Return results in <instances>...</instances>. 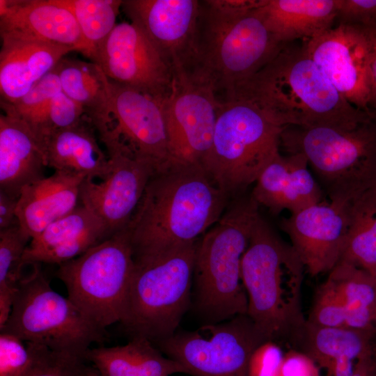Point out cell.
I'll return each mask as SVG.
<instances>
[{
  "instance_id": "bcb514c9",
  "label": "cell",
  "mask_w": 376,
  "mask_h": 376,
  "mask_svg": "<svg viewBox=\"0 0 376 376\" xmlns=\"http://www.w3.org/2000/svg\"><path fill=\"white\" fill-rule=\"evenodd\" d=\"M93 376H99L95 368L93 369Z\"/></svg>"
},
{
  "instance_id": "7402d4cb",
  "label": "cell",
  "mask_w": 376,
  "mask_h": 376,
  "mask_svg": "<svg viewBox=\"0 0 376 376\" xmlns=\"http://www.w3.org/2000/svg\"><path fill=\"white\" fill-rule=\"evenodd\" d=\"M0 31L68 46L84 55L86 50L75 16L55 0H0Z\"/></svg>"
},
{
  "instance_id": "ba28073f",
  "label": "cell",
  "mask_w": 376,
  "mask_h": 376,
  "mask_svg": "<svg viewBox=\"0 0 376 376\" xmlns=\"http://www.w3.org/2000/svg\"><path fill=\"white\" fill-rule=\"evenodd\" d=\"M283 128L249 100L220 101L212 144L201 164L229 198L236 196L279 152Z\"/></svg>"
},
{
  "instance_id": "484cf974",
  "label": "cell",
  "mask_w": 376,
  "mask_h": 376,
  "mask_svg": "<svg viewBox=\"0 0 376 376\" xmlns=\"http://www.w3.org/2000/svg\"><path fill=\"white\" fill-rule=\"evenodd\" d=\"M42 148L45 166L54 171L101 180L110 171V159L99 146L86 117L76 125L52 133L43 141Z\"/></svg>"
},
{
  "instance_id": "5b68a950",
  "label": "cell",
  "mask_w": 376,
  "mask_h": 376,
  "mask_svg": "<svg viewBox=\"0 0 376 376\" xmlns=\"http://www.w3.org/2000/svg\"><path fill=\"white\" fill-rule=\"evenodd\" d=\"M258 209L251 195L237 198L197 242L194 271L196 304L213 321L247 314L241 263Z\"/></svg>"
},
{
  "instance_id": "ee69618b",
  "label": "cell",
  "mask_w": 376,
  "mask_h": 376,
  "mask_svg": "<svg viewBox=\"0 0 376 376\" xmlns=\"http://www.w3.org/2000/svg\"><path fill=\"white\" fill-rule=\"evenodd\" d=\"M355 363L356 362L347 359L336 360L325 369L326 373L323 376H352Z\"/></svg>"
},
{
  "instance_id": "3957f363",
  "label": "cell",
  "mask_w": 376,
  "mask_h": 376,
  "mask_svg": "<svg viewBox=\"0 0 376 376\" xmlns=\"http://www.w3.org/2000/svg\"><path fill=\"white\" fill-rule=\"evenodd\" d=\"M259 1H200L191 72L212 85L219 101L232 100L285 45L275 39L256 13Z\"/></svg>"
},
{
  "instance_id": "277c9868",
  "label": "cell",
  "mask_w": 376,
  "mask_h": 376,
  "mask_svg": "<svg viewBox=\"0 0 376 376\" xmlns=\"http://www.w3.org/2000/svg\"><path fill=\"white\" fill-rule=\"evenodd\" d=\"M305 266L258 215L241 263L247 315L267 340L296 350L307 320L301 307Z\"/></svg>"
},
{
  "instance_id": "603a6c76",
  "label": "cell",
  "mask_w": 376,
  "mask_h": 376,
  "mask_svg": "<svg viewBox=\"0 0 376 376\" xmlns=\"http://www.w3.org/2000/svg\"><path fill=\"white\" fill-rule=\"evenodd\" d=\"M84 178L65 171L34 182L22 189L18 198V224L30 239L49 225L72 212L79 202Z\"/></svg>"
},
{
  "instance_id": "30bf717a",
  "label": "cell",
  "mask_w": 376,
  "mask_h": 376,
  "mask_svg": "<svg viewBox=\"0 0 376 376\" xmlns=\"http://www.w3.org/2000/svg\"><path fill=\"white\" fill-rule=\"evenodd\" d=\"M127 226L81 256L59 265L68 298L100 329L120 322L134 269Z\"/></svg>"
},
{
  "instance_id": "e0dca14e",
  "label": "cell",
  "mask_w": 376,
  "mask_h": 376,
  "mask_svg": "<svg viewBox=\"0 0 376 376\" xmlns=\"http://www.w3.org/2000/svg\"><path fill=\"white\" fill-rule=\"evenodd\" d=\"M349 205L320 202L281 221L311 276L331 272L339 262L349 228Z\"/></svg>"
},
{
  "instance_id": "d6986e66",
  "label": "cell",
  "mask_w": 376,
  "mask_h": 376,
  "mask_svg": "<svg viewBox=\"0 0 376 376\" xmlns=\"http://www.w3.org/2000/svg\"><path fill=\"white\" fill-rule=\"evenodd\" d=\"M0 93L15 104L52 70L72 48L15 32L0 31Z\"/></svg>"
},
{
  "instance_id": "4dcf8cb0",
  "label": "cell",
  "mask_w": 376,
  "mask_h": 376,
  "mask_svg": "<svg viewBox=\"0 0 376 376\" xmlns=\"http://www.w3.org/2000/svg\"><path fill=\"white\" fill-rule=\"evenodd\" d=\"M54 69L61 91L84 109L86 117L106 105L110 81L99 65L64 56Z\"/></svg>"
},
{
  "instance_id": "60d3db41",
  "label": "cell",
  "mask_w": 376,
  "mask_h": 376,
  "mask_svg": "<svg viewBox=\"0 0 376 376\" xmlns=\"http://www.w3.org/2000/svg\"><path fill=\"white\" fill-rule=\"evenodd\" d=\"M277 376H320L316 364L304 352L290 349L284 354Z\"/></svg>"
},
{
  "instance_id": "836d02e7",
  "label": "cell",
  "mask_w": 376,
  "mask_h": 376,
  "mask_svg": "<svg viewBox=\"0 0 376 376\" xmlns=\"http://www.w3.org/2000/svg\"><path fill=\"white\" fill-rule=\"evenodd\" d=\"M61 91L59 79L54 68L18 102L13 104L1 102V107L3 113L23 121L42 145L47 135L51 101Z\"/></svg>"
},
{
  "instance_id": "7a4b0ae2",
  "label": "cell",
  "mask_w": 376,
  "mask_h": 376,
  "mask_svg": "<svg viewBox=\"0 0 376 376\" xmlns=\"http://www.w3.org/2000/svg\"><path fill=\"white\" fill-rule=\"evenodd\" d=\"M235 98L249 100L282 127L352 129L374 117L344 98L303 44L285 45L239 88Z\"/></svg>"
},
{
  "instance_id": "6da1fadb",
  "label": "cell",
  "mask_w": 376,
  "mask_h": 376,
  "mask_svg": "<svg viewBox=\"0 0 376 376\" xmlns=\"http://www.w3.org/2000/svg\"><path fill=\"white\" fill-rule=\"evenodd\" d=\"M228 198L202 164L156 173L127 226L134 260L198 241L221 218Z\"/></svg>"
},
{
  "instance_id": "2e32d148",
  "label": "cell",
  "mask_w": 376,
  "mask_h": 376,
  "mask_svg": "<svg viewBox=\"0 0 376 376\" xmlns=\"http://www.w3.org/2000/svg\"><path fill=\"white\" fill-rule=\"evenodd\" d=\"M121 8L130 22L162 53L173 71L193 70L200 1L124 0Z\"/></svg>"
},
{
  "instance_id": "9a60e30c",
  "label": "cell",
  "mask_w": 376,
  "mask_h": 376,
  "mask_svg": "<svg viewBox=\"0 0 376 376\" xmlns=\"http://www.w3.org/2000/svg\"><path fill=\"white\" fill-rule=\"evenodd\" d=\"M302 44L344 98L374 116L370 109V44L363 28L338 24Z\"/></svg>"
},
{
  "instance_id": "ffe728a7",
  "label": "cell",
  "mask_w": 376,
  "mask_h": 376,
  "mask_svg": "<svg viewBox=\"0 0 376 376\" xmlns=\"http://www.w3.org/2000/svg\"><path fill=\"white\" fill-rule=\"evenodd\" d=\"M308 165L301 153L279 152L258 175L251 196L274 215L285 210L295 214L322 202L321 187Z\"/></svg>"
},
{
  "instance_id": "f35d334b",
  "label": "cell",
  "mask_w": 376,
  "mask_h": 376,
  "mask_svg": "<svg viewBox=\"0 0 376 376\" xmlns=\"http://www.w3.org/2000/svg\"><path fill=\"white\" fill-rule=\"evenodd\" d=\"M284 354L279 343L272 340L264 341L251 354L249 376H277Z\"/></svg>"
},
{
  "instance_id": "f546056e",
  "label": "cell",
  "mask_w": 376,
  "mask_h": 376,
  "mask_svg": "<svg viewBox=\"0 0 376 376\" xmlns=\"http://www.w3.org/2000/svg\"><path fill=\"white\" fill-rule=\"evenodd\" d=\"M339 262L376 274V187L350 202L349 228Z\"/></svg>"
},
{
  "instance_id": "44dd1931",
  "label": "cell",
  "mask_w": 376,
  "mask_h": 376,
  "mask_svg": "<svg viewBox=\"0 0 376 376\" xmlns=\"http://www.w3.org/2000/svg\"><path fill=\"white\" fill-rule=\"evenodd\" d=\"M111 235L104 223L80 204L30 240L23 263L59 265L81 256Z\"/></svg>"
},
{
  "instance_id": "9c48e42d",
  "label": "cell",
  "mask_w": 376,
  "mask_h": 376,
  "mask_svg": "<svg viewBox=\"0 0 376 376\" xmlns=\"http://www.w3.org/2000/svg\"><path fill=\"white\" fill-rule=\"evenodd\" d=\"M29 265L31 269L20 280L10 314L0 332L86 358L92 344L104 340L105 330L86 319L68 297L52 289L40 263Z\"/></svg>"
},
{
  "instance_id": "ac0fdd59",
  "label": "cell",
  "mask_w": 376,
  "mask_h": 376,
  "mask_svg": "<svg viewBox=\"0 0 376 376\" xmlns=\"http://www.w3.org/2000/svg\"><path fill=\"white\" fill-rule=\"evenodd\" d=\"M111 168L100 181L86 178L79 203L93 212L111 235L125 228L134 215L153 175L149 163L124 156L109 157Z\"/></svg>"
},
{
  "instance_id": "d4e9b609",
  "label": "cell",
  "mask_w": 376,
  "mask_h": 376,
  "mask_svg": "<svg viewBox=\"0 0 376 376\" xmlns=\"http://www.w3.org/2000/svg\"><path fill=\"white\" fill-rule=\"evenodd\" d=\"M338 0H260L256 11L282 45L306 40L331 28Z\"/></svg>"
},
{
  "instance_id": "7bdbcfd3",
  "label": "cell",
  "mask_w": 376,
  "mask_h": 376,
  "mask_svg": "<svg viewBox=\"0 0 376 376\" xmlns=\"http://www.w3.org/2000/svg\"><path fill=\"white\" fill-rule=\"evenodd\" d=\"M18 198L0 191V231L18 224L17 206Z\"/></svg>"
},
{
  "instance_id": "cb8c5ba5",
  "label": "cell",
  "mask_w": 376,
  "mask_h": 376,
  "mask_svg": "<svg viewBox=\"0 0 376 376\" xmlns=\"http://www.w3.org/2000/svg\"><path fill=\"white\" fill-rule=\"evenodd\" d=\"M46 167L39 141L21 120L0 115V191L19 198L26 186L43 178Z\"/></svg>"
},
{
  "instance_id": "8d00e7d4",
  "label": "cell",
  "mask_w": 376,
  "mask_h": 376,
  "mask_svg": "<svg viewBox=\"0 0 376 376\" xmlns=\"http://www.w3.org/2000/svg\"><path fill=\"white\" fill-rule=\"evenodd\" d=\"M34 361V352L30 343L0 332V376H24Z\"/></svg>"
},
{
  "instance_id": "1f68e13d",
  "label": "cell",
  "mask_w": 376,
  "mask_h": 376,
  "mask_svg": "<svg viewBox=\"0 0 376 376\" xmlns=\"http://www.w3.org/2000/svg\"><path fill=\"white\" fill-rule=\"evenodd\" d=\"M75 16L86 50L84 56L93 60L100 45L116 26L123 1L55 0Z\"/></svg>"
},
{
  "instance_id": "d6a6232c",
  "label": "cell",
  "mask_w": 376,
  "mask_h": 376,
  "mask_svg": "<svg viewBox=\"0 0 376 376\" xmlns=\"http://www.w3.org/2000/svg\"><path fill=\"white\" fill-rule=\"evenodd\" d=\"M30 237L19 224L0 231V329L6 322L23 277V256Z\"/></svg>"
},
{
  "instance_id": "5bb4252c",
  "label": "cell",
  "mask_w": 376,
  "mask_h": 376,
  "mask_svg": "<svg viewBox=\"0 0 376 376\" xmlns=\"http://www.w3.org/2000/svg\"><path fill=\"white\" fill-rule=\"evenodd\" d=\"M92 61L109 80L160 102L171 92L173 81L171 65L131 22L117 24L100 45Z\"/></svg>"
},
{
  "instance_id": "d590c367",
  "label": "cell",
  "mask_w": 376,
  "mask_h": 376,
  "mask_svg": "<svg viewBox=\"0 0 376 376\" xmlns=\"http://www.w3.org/2000/svg\"><path fill=\"white\" fill-rule=\"evenodd\" d=\"M307 322L322 327H345V308L341 295L329 278L318 288L306 319Z\"/></svg>"
},
{
  "instance_id": "e575fe53",
  "label": "cell",
  "mask_w": 376,
  "mask_h": 376,
  "mask_svg": "<svg viewBox=\"0 0 376 376\" xmlns=\"http://www.w3.org/2000/svg\"><path fill=\"white\" fill-rule=\"evenodd\" d=\"M35 361L24 376H93V368L86 358L58 352L49 347L30 343Z\"/></svg>"
},
{
  "instance_id": "7c38bea8",
  "label": "cell",
  "mask_w": 376,
  "mask_h": 376,
  "mask_svg": "<svg viewBox=\"0 0 376 376\" xmlns=\"http://www.w3.org/2000/svg\"><path fill=\"white\" fill-rule=\"evenodd\" d=\"M198 331L177 333L153 343L193 376H249L252 353L267 340L247 315Z\"/></svg>"
},
{
  "instance_id": "4316f807",
  "label": "cell",
  "mask_w": 376,
  "mask_h": 376,
  "mask_svg": "<svg viewBox=\"0 0 376 376\" xmlns=\"http://www.w3.org/2000/svg\"><path fill=\"white\" fill-rule=\"evenodd\" d=\"M150 340L132 337L124 345L90 348L86 359L99 376H171L187 374L178 362L164 357Z\"/></svg>"
},
{
  "instance_id": "74e56055",
  "label": "cell",
  "mask_w": 376,
  "mask_h": 376,
  "mask_svg": "<svg viewBox=\"0 0 376 376\" xmlns=\"http://www.w3.org/2000/svg\"><path fill=\"white\" fill-rule=\"evenodd\" d=\"M85 118L84 109L62 91H59L51 101L44 140L54 132L76 125Z\"/></svg>"
},
{
  "instance_id": "ab89813d",
  "label": "cell",
  "mask_w": 376,
  "mask_h": 376,
  "mask_svg": "<svg viewBox=\"0 0 376 376\" xmlns=\"http://www.w3.org/2000/svg\"><path fill=\"white\" fill-rule=\"evenodd\" d=\"M336 19L343 25L376 24V0H338Z\"/></svg>"
},
{
  "instance_id": "4fadbf2b",
  "label": "cell",
  "mask_w": 376,
  "mask_h": 376,
  "mask_svg": "<svg viewBox=\"0 0 376 376\" xmlns=\"http://www.w3.org/2000/svg\"><path fill=\"white\" fill-rule=\"evenodd\" d=\"M220 101L212 85L185 71H174L162 108L172 165L201 164L212 141Z\"/></svg>"
},
{
  "instance_id": "8fae6325",
  "label": "cell",
  "mask_w": 376,
  "mask_h": 376,
  "mask_svg": "<svg viewBox=\"0 0 376 376\" xmlns=\"http://www.w3.org/2000/svg\"><path fill=\"white\" fill-rule=\"evenodd\" d=\"M110 81L106 105L86 116L108 157L150 164L156 173L171 166L165 119L159 101Z\"/></svg>"
},
{
  "instance_id": "b9f144b4",
  "label": "cell",
  "mask_w": 376,
  "mask_h": 376,
  "mask_svg": "<svg viewBox=\"0 0 376 376\" xmlns=\"http://www.w3.org/2000/svg\"><path fill=\"white\" fill-rule=\"evenodd\" d=\"M362 27L367 35L370 44V74L371 84L370 109L371 113L376 117V24L363 26Z\"/></svg>"
},
{
  "instance_id": "f6af8a7d",
  "label": "cell",
  "mask_w": 376,
  "mask_h": 376,
  "mask_svg": "<svg viewBox=\"0 0 376 376\" xmlns=\"http://www.w3.org/2000/svg\"><path fill=\"white\" fill-rule=\"evenodd\" d=\"M352 376H376V353L358 360Z\"/></svg>"
},
{
  "instance_id": "8992f818",
  "label": "cell",
  "mask_w": 376,
  "mask_h": 376,
  "mask_svg": "<svg viewBox=\"0 0 376 376\" xmlns=\"http://www.w3.org/2000/svg\"><path fill=\"white\" fill-rule=\"evenodd\" d=\"M280 144L306 157L331 202L346 204L376 187V117L352 129L285 127Z\"/></svg>"
},
{
  "instance_id": "7dc6e473",
  "label": "cell",
  "mask_w": 376,
  "mask_h": 376,
  "mask_svg": "<svg viewBox=\"0 0 376 376\" xmlns=\"http://www.w3.org/2000/svg\"><path fill=\"white\" fill-rule=\"evenodd\" d=\"M375 279V282H376V274L374 276Z\"/></svg>"
},
{
  "instance_id": "83f0119b",
  "label": "cell",
  "mask_w": 376,
  "mask_h": 376,
  "mask_svg": "<svg viewBox=\"0 0 376 376\" xmlns=\"http://www.w3.org/2000/svg\"><path fill=\"white\" fill-rule=\"evenodd\" d=\"M320 368L341 359L357 362L376 353V332L347 327H322L306 322L297 349Z\"/></svg>"
},
{
  "instance_id": "f1b7e54d",
  "label": "cell",
  "mask_w": 376,
  "mask_h": 376,
  "mask_svg": "<svg viewBox=\"0 0 376 376\" xmlns=\"http://www.w3.org/2000/svg\"><path fill=\"white\" fill-rule=\"evenodd\" d=\"M329 279L338 288L345 308V327L376 332V282L367 271L338 262Z\"/></svg>"
},
{
  "instance_id": "52a82bcc",
  "label": "cell",
  "mask_w": 376,
  "mask_h": 376,
  "mask_svg": "<svg viewBox=\"0 0 376 376\" xmlns=\"http://www.w3.org/2000/svg\"><path fill=\"white\" fill-rule=\"evenodd\" d=\"M197 242L134 260L120 323L152 343L176 332L189 301Z\"/></svg>"
}]
</instances>
